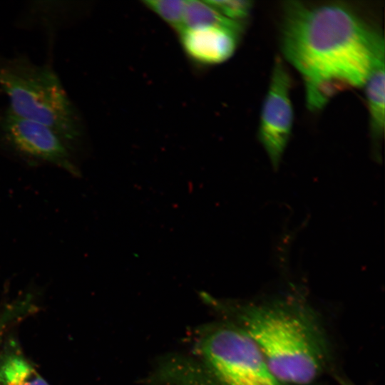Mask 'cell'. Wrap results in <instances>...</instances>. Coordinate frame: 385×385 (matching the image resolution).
I'll list each match as a JSON object with an SVG mask.
<instances>
[{
  "label": "cell",
  "mask_w": 385,
  "mask_h": 385,
  "mask_svg": "<svg viewBox=\"0 0 385 385\" xmlns=\"http://www.w3.org/2000/svg\"><path fill=\"white\" fill-rule=\"evenodd\" d=\"M199 350L218 385H282L257 346L237 324L212 328L201 338Z\"/></svg>",
  "instance_id": "obj_4"
},
{
  "label": "cell",
  "mask_w": 385,
  "mask_h": 385,
  "mask_svg": "<svg viewBox=\"0 0 385 385\" xmlns=\"http://www.w3.org/2000/svg\"><path fill=\"white\" fill-rule=\"evenodd\" d=\"M341 385H355L352 382H351L349 380H347L346 379H341L339 380Z\"/></svg>",
  "instance_id": "obj_13"
},
{
  "label": "cell",
  "mask_w": 385,
  "mask_h": 385,
  "mask_svg": "<svg viewBox=\"0 0 385 385\" xmlns=\"http://www.w3.org/2000/svg\"><path fill=\"white\" fill-rule=\"evenodd\" d=\"M0 135L19 153L79 175L71 160V148L50 127L19 116L8 108L0 118Z\"/></svg>",
  "instance_id": "obj_6"
},
{
  "label": "cell",
  "mask_w": 385,
  "mask_h": 385,
  "mask_svg": "<svg viewBox=\"0 0 385 385\" xmlns=\"http://www.w3.org/2000/svg\"><path fill=\"white\" fill-rule=\"evenodd\" d=\"M384 57L376 63L364 85L369 114L370 131L372 137L378 140L383 137L384 133Z\"/></svg>",
  "instance_id": "obj_9"
},
{
  "label": "cell",
  "mask_w": 385,
  "mask_h": 385,
  "mask_svg": "<svg viewBox=\"0 0 385 385\" xmlns=\"http://www.w3.org/2000/svg\"><path fill=\"white\" fill-rule=\"evenodd\" d=\"M0 88L9 98L8 108L12 113L50 127L71 149L81 137L76 109L58 76L48 66L25 57H0Z\"/></svg>",
  "instance_id": "obj_3"
},
{
  "label": "cell",
  "mask_w": 385,
  "mask_h": 385,
  "mask_svg": "<svg viewBox=\"0 0 385 385\" xmlns=\"http://www.w3.org/2000/svg\"><path fill=\"white\" fill-rule=\"evenodd\" d=\"M207 1L222 16L240 23H244L253 6V2L249 0H212Z\"/></svg>",
  "instance_id": "obj_12"
},
{
  "label": "cell",
  "mask_w": 385,
  "mask_h": 385,
  "mask_svg": "<svg viewBox=\"0 0 385 385\" xmlns=\"http://www.w3.org/2000/svg\"><path fill=\"white\" fill-rule=\"evenodd\" d=\"M280 41L284 56L302 77L311 110L339 91L364 86L385 53L383 36L343 2H285Z\"/></svg>",
  "instance_id": "obj_1"
},
{
  "label": "cell",
  "mask_w": 385,
  "mask_h": 385,
  "mask_svg": "<svg viewBox=\"0 0 385 385\" xmlns=\"http://www.w3.org/2000/svg\"><path fill=\"white\" fill-rule=\"evenodd\" d=\"M206 26L227 27L240 34L244 29L243 23L227 19L207 1H186L183 29Z\"/></svg>",
  "instance_id": "obj_10"
},
{
  "label": "cell",
  "mask_w": 385,
  "mask_h": 385,
  "mask_svg": "<svg viewBox=\"0 0 385 385\" xmlns=\"http://www.w3.org/2000/svg\"><path fill=\"white\" fill-rule=\"evenodd\" d=\"M186 1L146 0L144 5L178 32L183 28Z\"/></svg>",
  "instance_id": "obj_11"
},
{
  "label": "cell",
  "mask_w": 385,
  "mask_h": 385,
  "mask_svg": "<svg viewBox=\"0 0 385 385\" xmlns=\"http://www.w3.org/2000/svg\"><path fill=\"white\" fill-rule=\"evenodd\" d=\"M0 385H50L26 356L18 343L10 339L0 350Z\"/></svg>",
  "instance_id": "obj_8"
},
{
  "label": "cell",
  "mask_w": 385,
  "mask_h": 385,
  "mask_svg": "<svg viewBox=\"0 0 385 385\" xmlns=\"http://www.w3.org/2000/svg\"><path fill=\"white\" fill-rule=\"evenodd\" d=\"M237 319L282 385H312L322 375L328 343L306 305L291 299L252 304L239 309Z\"/></svg>",
  "instance_id": "obj_2"
},
{
  "label": "cell",
  "mask_w": 385,
  "mask_h": 385,
  "mask_svg": "<svg viewBox=\"0 0 385 385\" xmlns=\"http://www.w3.org/2000/svg\"><path fill=\"white\" fill-rule=\"evenodd\" d=\"M292 78L282 59L275 58L262 103L258 138L272 166L277 168L289 142L294 122L290 98Z\"/></svg>",
  "instance_id": "obj_5"
},
{
  "label": "cell",
  "mask_w": 385,
  "mask_h": 385,
  "mask_svg": "<svg viewBox=\"0 0 385 385\" xmlns=\"http://www.w3.org/2000/svg\"><path fill=\"white\" fill-rule=\"evenodd\" d=\"M179 34L186 54L203 65L219 64L229 59L235 53L242 34L217 26L186 28Z\"/></svg>",
  "instance_id": "obj_7"
}]
</instances>
